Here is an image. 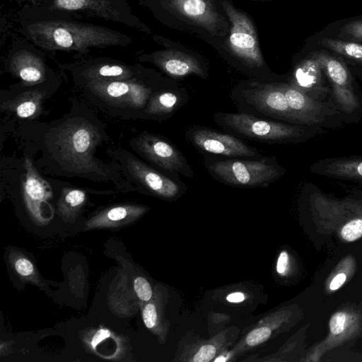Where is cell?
Segmentation results:
<instances>
[{
    "instance_id": "cell-10",
    "label": "cell",
    "mask_w": 362,
    "mask_h": 362,
    "mask_svg": "<svg viewBox=\"0 0 362 362\" xmlns=\"http://www.w3.org/2000/svg\"><path fill=\"white\" fill-rule=\"evenodd\" d=\"M283 89L291 111L300 124L322 128L340 127L344 115L331 102L320 101L282 81Z\"/></svg>"
},
{
    "instance_id": "cell-32",
    "label": "cell",
    "mask_w": 362,
    "mask_h": 362,
    "mask_svg": "<svg viewBox=\"0 0 362 362\" xmlns=\"http://www.w3.org/2000/svg\"><path fill=\"white\" fill-rule=\"evenodd\" d=\"M143 320L145 325L148 328H152L156 325L157 313L156 307L153 303H148L144 308L143 311Z\"/></svg>"
},
{
    "instance_id": "cell-35",
    "label": "cell",
    "mask_w": 362,
    "mask_h": 362,
    "mask_svg": "<svg viewBox=\"0 0 362 362\" xmlns=\"http://www.w3.org/2000/svg\"><path fill=\"white\" fill-rule=\"evenodd\" d=\"M110 336V332L108 329H101L98 330L92 339L91 345L93 349L103 339Z\"/></svg>"
},
{
    "instance_id": "cell-30",
    "label": "cell",
    "mask_w": 362,
    "mask_h": 362,
    "mask_svg": "<svg viewBox=\"0 0 362 362\" xmlns=\"http://www.w3.org/2000/svg\"><path fill=\"white\" fill-rule=\"evenodd\" d=\"M346 315L343 312L333 315L329 321V329L333 334H341L345 329Z\"/></svg>"
},
{
    "instance_id": "cell-18",
    "label": "cell",
    "mask_w": 362,
    "mask_h": 362,
    "mask_svg": "<svg viewBox=\"0 0 362 362\" xmlns=\"http://www.w3.org/2000/svg\"><path fill=\"white\" fill-rule=\"evenodd\" d=\"M184 88L173 84L156 92L150 98L143 113V119L164 120L184 106L189 100Z\"/></svg>"
},
{
    "instance_id": "cell-15",
    "label": "cell",
    "mask_w": 362,
    "mask_h": 362,
    "mask_svg": "<svg viewBox=\"0 0 362 362\" xmlns=\"http://www.w3.org/2000/svg\"><path fill=\"white\" fill-rule=\"evenodd\" d=\"M13 44L7 57V67L25 86L44 83L52 74L41 49L25 39Z\"/></svg>"
},
{
    "instance_id": "cell-13",
    "label": "cell",
    "mask_w": 362,
    "mask_h": 362,
    "mask_svg": "<svg viewBox=\"0 0 362 362\" xmlns=\"http://www.w3.org/2000/svg\"><path fill=\"white\" fill-rule=\"evenodd\" d=\"M186 139L201 151L227 158H257L259 150L230 134L202 126L190 127Z\"/></svg>"
},
{
    "instance_id": "cell-5",
    "label": "cell",
    "mask_w": 362,
    "mask_h": 362,
    "mask_svg": "<svg viewBox=\"0 0 362 362\" xmlns=\"http://www.w3.org/2000/svg\"><path fill=\"white\" fill-rule=\"evenodd\" d=\"M213 119L227 131L269 144L302 143L326 132L320 127L270 120L240 112H217Z\"/></svg>"
},
{
    "instance_id": "cell-2",
    "label": "cell",
    "mask_w": 362,
    "mask_h": 362,
    "mask_svg": "<svg viewBox=\"0 0 362 362\" xmlns=\"http://www.w3.org/2000/svg\"><path fill=\"white\" fill-rule=\"evenodd\" d=\"M102 141V132L81 116L65 117L51 127L44 139L45 155L60 167L62 173L80 177L96 175L108 180V170L94 156L96 146Z\"/></svg>"
},
{
    "instance_id": "cell-14",
    "label": "cell",
    "mask_w": 362,
    "mask_h": 362,
    "mask_svg": "<svg viewBox=\"0 0 362 362\" xmlns=\"http://www.w3.org/2000/svg\"><path fill=\"white\" fill-rule=\"evenodd\" d=\"M65 69L76 83L90 81H127L147 74L139 64L131 65L109 57L82 59L67 64Z\"/></svg>"
},
{
    "instance_id": "cell-11",
    "label": "cell",
    "mask_w": 362,
    "mask_h": 362,
    "mask_svg": "<svg viewBox=\"0 0 362 362\" xmlns=\"http://www.w3.org/2000/svg\"><path fill=\"white\" fill-rule=\"evenodd\" d=\"M313 56L326 75L336 106L344 117H356L362 111V104L354 90L352 77L346 64L324 52H315Z\"/></svg>"
},
{
    "instance_id": "cell-9",
    "label": "cell",
    "mask_w": 362,
    "mask_h": 362,
    "mask_svg": "<svg viewBox=\"0 0 362 362\" xmlns=\"http://www.w3.org/2000/svg\"><path fill=\"white\" fill-rule=\"evenodd\" d=\"M130 146L144 159L177 177L192 178L194 172L184 154L168 139L144 132L130 141Z\"/></svg>"
},
{
    "instance_id": "cell-23",
    "label": "cell",
    "mask_w": 362,
    "mask_h": 362,
    "mask_svg": "<svg viewBox=\"0 0 362 362\" xmlns=\"http://www.w3.org/2000/svg\"><path fill=\"white\" fill-rule=\"evenodd\" d=\"M145 209L136 206H118L104 211L95 218V222L99 223H115L140 215Z\"/></svg>"
},
{
    "instance_id": "cell-38",
    "label": "cell",
    "mask_w": 362,
    "mask_h": 362,
    "mask_svg": "<svg viewBox=\"0 0 362 362\" xmlns=\"http://www.w3.org/2000/svg\"><path fill=\"white\" fill-rule=\"evenodd\" d=\"M226 361V358L224 357H222V356H220L219 358H217L216 359H215V361Z\"/></svg>"
},
{
    "instance_id": "cell-12",
    "label": "cell",
    "mask_w": 362,
    "mask_h": 362,
    "mask_svg": "<svg viewBox=\"0 0 362 362\" xmlns=\"http://www.w3.org/2000/svg\"><path fill=\"white\" fill-rule=\"evenodd\" d=\"M222 5L231 23L229 47L234 55L252 69H261L264 60L260 52L255 27L249 18L227 1Z\"/></svg>"
},
{
    "instance_id": "cell-36",
    "label": "cell",
    "mask_w": 362,
    "mask_h": 362,
    "mask_svg": "<svg viewBox=\"0 0 362 362\" xmlns=\"http://www.w3.org/2000/svg\"><path fill=\"white\" fill-rule=\"evenodd\" d=\"M346 279V276L344 273H340L336 275L333 279L332 280L329 284V288L332 291H335L339 288L342 284L345 282Z\"/></svg>"
},
{
    "instance_id": "cell-24",
    "label": "cell",
    "mask_w": 362,
    "mask_h": 362,
    "mask_svg": "<svg viewBox=\"0 0 362 362\" xmlns=\"http://www.w3.org/2000/svg\"><path fill=\"white\" fill-rule=\"evenodd\" d=\"M86 193L78 189H66L59 199V206L62 213L67 214L78 209L86 200Z\"/></svg>"
},
{
    "instance_id": "cell-4",
    "label": "cell",
    "mask_w": 362,
    "mask_h": 362,
    "mask_svg": "<svg viewBox=\"0 0 362 362\" xmlns=\"http://www.w3.org/2000/svg\"><path fill=\"white\" fill-rule=\"evenodd\" d=\"M21 8L81 21L100 19L146 31L127 0H15Z\"/></svg>"
},
{
    "instance_id": "cell-26",
    "label": "cell",
    "mask_w": 362,
    "mask_h": 362,
    "mask_svg": "<svg viewBox=\"0 0 362 362\" xmlns=\"http://www.w3.org/2000/svg\"><path fill=\"white\" fill-rule=\"evenodd\" d=\"M342 238L349 242L362 236V218H355L346 223L341 230Z\"/></svg>"
},
{
    "instance_id": "cell-19",
    "label": "cell",
    "mask_w": 362,
    "mask_h": 362,
    "mask_svg": "<svg viewBox=\"0 0 362 362\" xmlns=\"http://www.w3.org/2000/svg\"><path fill=\"white\" fill-rule=\"evenodd\" d=\"M315 175L362 183V156L320 159L310 166Z\"/></svg>"
},
{
    "instance_id": "cell-27",
    "label": "cell",
    "mask_w": 362,
    "mask_h": 362,
    "mask_svg": "<svg viewBox=\"0 0 362 362\" xmlns=\"http://www.w3.org/2000/svg\"><path fill=\"white\" fill-rule=\"evenodd\" d=\"M339 35L344 38L362 42V19L353 21L344 25Z\"/></svg>"
},
{
    "instance_id": "cell-6",
    "label": "cell",
    "mask_w": 362,
    "mask_h": 362,
    "mask_svg": "<svg viewBox=\"0 0 362 362\" xmlns=\"http://www.w3.org/2000/svg\"><path fill=\"white\" fill-rule=\"evenodd\" d=\"M204 165L215 180L233 187H268L286 173L274 156L257 158H213L206 156Z\"/></svg>"
},
{
    "instance_id": "cell-37",
    "label": "cell",
    "mask_w": 362,
    "mask_h": 362,
    "mask_svg": "<svg viewBox=\"0 0 362 362\" xmlns=\"http://www.w3.org/2000/svg\"><path fill=\"white\" fill-rule=\"evenodd\" d=\"M226 299L228 301L231 302V303H240V302H242L244 300L245 296L243 293H242L240 292H235V293L229 294L226 297Z\"/></svg>"
},
{
    "instance_id": "cell-16",
    "label": "cell",
    "mask_w": 362,
    "mask_h": 362,
    "mask_svg": "<svg viewBox=\"0 0 362 362\" xmlns=\"http://www.w3.org/2000/svg\"><path fill=\"white\" fill-rule=\"evenodd\" d=\"M325 76L319 62L312 55L295 66L287 82L312 98L334 103L331 87L327 85Z\"/></svg>"
},
{
    "instance_id": "cell-7",
    "label": "cell",
    "mask_w": 362,
    "mask_h": 362,
    "mask_svg": "<svg viewBox=\"0 0 362 362\" xmlns=\"http://www.w3.org/2000/svg\"><path fill=\"white\" fill-rule=\"evenodd\" d=\"M231 98L240 112L300 124L288 104L282 81L250 80L233 88Z\"/></svg>"
},
{
    "instance_id": "cell-20",
    "label": "cell",
    "mask_w": 362,
    "mask_h": 362,
    "mask_svg": "<svg viewBox=\"0 0 362 362\" xmlns=\"http://www.w3.org/2000/svg\"><path fill=\"white\" fill-rule=\"evenodd\" d=\"M169 4L182 16L210 33H216L221 16L212 0H169Z\"/></svg>"
},
{
    "instance_id": "cell-3",
    "label": "cell",
    "mask_w": 362,
    "mask_h": 362,
    "mask_svg": "<svg viewBox=\"0 0 362 362\" xmlns=\"http://www.w3.org/2000/svg\"><path fill=\"white\" fill-rule=\"evenodd\" d=\"M95 105L119 116L143 119L152 95L173 83L146 74L127 81H90L77 83Z\"/></svg>"
},
{
    "instance_id": "cell-1",
    "label": "cell",
    "mask_w": 362,
    "mask_h": 362,
    "mask_svg": "<svg viewBox=\"0 0 362 362\" xmlns=\"http://www.w3.org/2000/svg\"><path fill=\"white\" fill-rule=\"evenodd\" d=\"M16 30L24 39L49 53L86 54L93 49L124 47L133 43L131 36L105 26L21 8Z\"/></svg>"
},
{
    "instance_id": "cell-8",
    "label": "cell",
    "mask_w": 362,
    "mask_h": 362,
    "mask_svg": "<svg viewBox=\"0 0 362 362\" xmlns=\"http://www.w3.org/2000/svg\"><path fill=\"white\" fill-rule=\"evenodd\" d=\"M116 158L125 175L138 187L166 199L179 197L187 185L178 177H170L143 163L126 151H119Z\"/></svg>"
},
{
    "instance_id": "cell-28",
    "label": "cell",
    "mask_w": 362,
    "mask_h": 362,
    "mask_svg": "<svg viewBox=\"0 0 362 362\" xmlns=\"http://www.w3.org/2000/svg\"><path fill=\"white\" fill-rule=\"evenodd\" d=\"M271 330L267 327L257 328L250 332L246 338L247 344L250 346H256L269 338Z\"/></svg>"
},
{
    "instance_id": "cell-22",
    "label": "cell",
    "mask_w": 362,
    "mask_h": 362,
    "mask_svg": "<svg viewBox=\"0 0 362 362\" xmlns=\"http://www.w3.org/2000/svg\"><path fill=\"white\" fill-rule=\"evenodd\" d=\"M320 43L324 47L362 65V44L332 38H323Z\"/></svg>"
},
{
    "instance_id": "cell-21",
    "label": "cell",
    "mask_w": 362,
    "mask_h": 362,
    "mask_svg": "<svg viewBox=\"0 0 362 362\" xmlns=\"http://www.w3.org/2000/svg\"><path fill=\"white\" fill-rule=\"evenodd\" d=\"M24 167L25 173L22 182L24 198L30 211L37 213L40 203L52 195V192L48 182L40 175L28 158Z\"/></svg>"
},
{
    "instance_id": "cell-25",
    "label": "cell",
    "mask_w": 362,
    "mask_h": 362,
    "mask_svg": "<svg viewBox=\"0 0 362 362\" xmlns=\"http://www.w3.org/2000/svg\"><path fill=\"white\" fill-rule=\"evenodd\" d=\"M36 94L21 95L18 101L13 105V111L21 118H29L34 116L40 110V99Z\"/></svg>"
},
{
    "instance_id": "cell-34",
    "label": "cell",
    "mask_w": 362,
    "mask_h": 362,
    "mask_svg": "<svg viewBox=\"0 0 362 362\" xmlns=\"http://www.w3.org/2000/svg\"><path fill=\"white\" fill-rule=\"evenodd\" d=\"M288 262V255L286 252L283 251L280 253L277 264H276V270L279 274H283L286 271L287 268Z\"/></svg>"
},
{
    "instance_id": "cell-29",
    "label": "cell",
    "mask_w": 362,
    "mask_h": 362,
    "mask_svg": "<svg viewBox=\"0 0 362 362\" xmlns=\"http://www.w3.org/2000/svg\"><path fill=\"white\" fill-rule=\"evenodd\" d=\"M134 287L138 297L144 301L151 299L152 289L149 283L143 277H137L134 280Z\"/></svg>"
},
{
    "instance_id": "cell-17",
    "label": "cell",
    "mask_w": 362,
    "mask_h": 362,
    "mask_svg": "<svg viewBox=\"0 0 362 362\" xmlns=\"http://www.w3.org/2000/svg\"><path fill=\"white\" fill-rule=\"evenodd\" d=\"M143 62H149L173 78L190 75L206 78V72L201 62L194 56L179 50L168 49L139 57Z\"/></svg>"
},
{
    "instance_id": "cell-31",
    "label": "cell",
    "mask_w": 362,
    "mask_h": 362,
    "mask_svg": "<svg viewBox=\"0 0 362 362\" xmlns=\"http://www.w3.org/2000/svg\"><path fill=\"white\" fill-rule=\"evenodd\" d=\"M216 349L212 345L202 346L197 353L194 355L193 361L194 362H208L215 356Z\"/></svg>"
},
{
    "instance_id": "cell-33",
    "label": "cell",
    "mask_w": 362,
    "mask_h": 362,
    "mask_svg": "<svg viewBox=\"0 0 362 362\" xmlns=\"http://www.w3.org/2000/svg\"><path fill=\"white\" fill-rule=\"evenodd\" d=\"M15 267L18 274L22 276H28L33 272L32 263L26 259H19L16 262Z\"/></svg>"
}]
</instances>
